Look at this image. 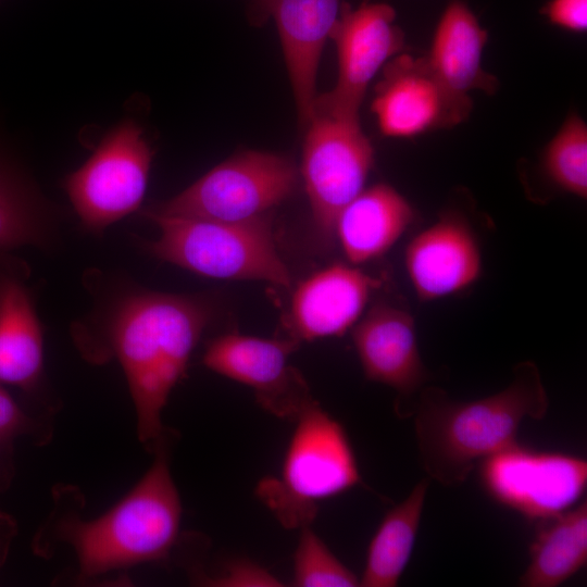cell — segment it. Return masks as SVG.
<instances>
[{"mask_svg": "<svg viewBox=\"0 0 587 587\" xmlns=\"http://www.w3.org/2000/svg\"><path fill=\"white\" fill-rule=\"evenodd\" d=\"M16 532L17 528L14 520L9 514L0 511V566L7 559Z\"/></svg>", "mask_w": 587, "mask_h": 587, "instance_id": "obj_29", "label": "cell"}, {"mask_svg": "<svg viewBox=\"0 0 587 587\" xmlns=\"http://www.w3.org/2000/svg\"><path fill=\"white\" fill-rule=\"evenodd\" d=\"M414 218L410 202L380 183L363 189L339 212L335 237L349 263L362 264L387 252Z\"/></svg>", "mask_w": 587, "mask_h": 587, "instance_id": "obj_18", "label": "cell"}, {"mask_svg": "<svg viewBox=\"0 0 587 587\" xmlns=\"http://www.w3.org/2000/svg\"><path fill=\"white\" fill-rule=\"evenodd\" d=\"M298 171L287 157L242 151L220 163L173 198L150 204L141 215L159 214L239 222L266 213L289 198Z\"/></svg>", "mask_w": 587, "mask_h": 587, "instance_id": "obj_6", "label": "cell"}, {"mask_svg": "<svg viewBox=\"0 0 587 587\" xmlns=\"http://www.w3.org/2000/svg\"><path fill=\"white\" fill-rule=\"evenodd\" d=\"M160 229L141 241L151 255L204 277L264 280L289 287L291 277L274 236L273 212L239 222L145 214Z\"/></svg>", "mask_w": 587, "mask_h": 587, "instance_id": "obj_5", "label": "cell"}, {"mask_svg": "<svg viewBox=\"0 0 587 587\" xmlns=\"http://www.w3.org/2000/svg\"><path fill=\"white\" fill-rule=\"evenodd\" d=\"M29 277L26 261L0 251V384L27 392L43 373V329Z\"/></svg>", "mask_w": 587, "mask_h": 587, "instance_id": "obj_17", "label": "cell"}, {"mask_svg": "<svg viewBox=\"0 0 587 587\" xmlns=\"http://www.w3.org/2000/svg\"><path fill=\"white\" fill-rule=\"evenodd\" d=\"M153 154L141 125L127 118L102 138L79 168L66 176L63 187L86 230L102 234L140 208Z\"/></svg>", "mask_w": 587, "mask_h": 587, "instance_id": "obj_7", "label": "cell"}, {"mask_svg": "<svg viewBox=\"0 0 587 587\" xmlns=\"http://www.w3.org/2000/svg\"><path fill=\"white\" fill-rule=\"evenodd\" d=\"M35 192L23 176L0 159V198L23 196Z\"/></svg>", "mask_w": 587, "mask_h": 587, "instance_id": "obj_28", "label": "cell"}, {"mask_svg": "<svg viewBox=\"0 0 587 587\" xmlns=\"http://www.w3.org/2000/svg\"><path fill=\"white\" fill-rule=\"evenodd\" d=\"M305 128L301 175L314 225L332 242L339 212L364 189L374 149L359 120L314 113Z\"/></svg>", "mask_w": 587, "mask_h": 587, "instance_id": "obj_9", "label": "cell"}, {"mask_svg": "<svg viewBox=\"0 0 587 587\" xmlns=\"http://www.w3.org/2000/svg\"><path fill=\"white\" fill-rule=\"evenodd\" d=\"M404 266L417 298L429 302L473 285L482 274L483 258L467 220L447 212L411 239Z\"/></svg>", "mask_w": 587, "mask_h": 587, "instance_id": "obj_14", "label": "cell"}, {"mask_svg": "<svg viewBox=\"0 0 587 587\" xmlns=\"http://www.w3.org/2000/svg\"><path fill=\"white\" fill-rule=\"evenodd\" d=\"M540 13L550 24L564 30L583 33L587 29V0H548Z\"/></svg>", "mask_w": 587, "mask_h": 587, "instance_id": "obj_25", "label": "cell"}, {"mask_svg": "<svg viewBox=\"0 0 587 587\" xmlns=\"http://www.w3.org/2000/svg\"><path fill=\"white\" fill-rule=\"evenodd\" d=\"M141 479L113 507L91 520L61 517L58 541L70 545L83 578L165 559L175 545L182 501L170 470L165 435Z\"/></svg>", "mask_w": 587, "mask_h": 587, "instance_id": "obj_3", "label": "cell"}, {"mask_svg": "<svg viewBox=\"0 0 587 587\" xmlns=\"http://www.w3.org/2000/svg\"><path fill=\"white\" fill-rule=\"evenodd\" d=\"M295 421L280 474L261 479L255 488L260 501L288 529L311 525L321 501L363 483L344 426L319 402Z\"/></svg>", "mask_w": 587, "mask_h": 587, "instance_id": "obj_4", "label": "cell"}, {"mask_svg": "<svg viewBox=\"0 0 587 587\" xmlns=\"http://www.w3.org/2000/svg\"><path fill=\"white\" fill-rule=\"evenodd\" d=\"M352 342L364 376L410 398L428 372L421 358L413 316L388 303L372 307L352 327Z\"/></svg>", "mask_w": 587, "mask_h": 587, "instance_id": "obj_16", "label": "cell"}, {"mask_svg": "<svg viewBox=\"0 0 587 587\" xmlns=\"http://www.w3.org/2000/svg\"><path fill=\"white\" fill-rule=\"evenodd\" d=\"M542 167L559 189L580 199L587 197V126L576 113L567 116L547 145Z\"/></svg>", "mask_w": 587, "mask_h": 587, "instance_id": "obj_22", "label": "cell"}, {"mask_svg": "<svg viewBox=\"0 0 587 587\" xmlns=\"http://www.w3.org/2000/svg\"><path fill=\"white\" fill-rule=\"evenodd\" d=\"M548 408L532 361L514 367L505 388L475 400L457 401L441 388H422L414 417L420 463L439 484L460 485L479 461L516 441L524 420H541Z\"/></svg>", "mask_w": 587, "mask_h": 587, "instance_id": "obj_2", "label": "cell"}, {"mask_svg": "<svg viewBox=\"0 0 587 587\" xmlns=\"http://www.w3.org/2000/svg\"><path fill=\"white\" fill-rule=\"evenodd\" d=\"M100 295L93 312L72 327L80 354L93 364L116 360L134 403L137 435L150 451L165 435L162 413L185 376L213 316L203 297L153 291L122 282Z\"/></svg>", "mask_w": 587, "mask_h": 587, "instance_id": "obj_1", "label": "cell"}, {"mask_svg": "<svg viewBox=\"0 0 587 587\" xmlns=\"http://www.w3.org/2000/svg\"><path fill=\"white\" fill-rule=\"evenodd\" d=\"M294 555V579L298 587H354L360 579L315 534L311 525L300 529Z\"/></svg>", "mask_w": 587, "mask_h": 587, "instance_id": "obj_23", "label": "cell"}, {"mask_svg": "<svg viewBox=\"0 0 587 587\" xmlns=\"http://www.w3.org/2000/svg\"><path fill=\"white\" fill-rule=\"evenodd\" d=\"M34 429V421L0 384V441L10 442Z\"/></svg>", "mask_w": 587, "mask_h": 587, "instance_id": "obj_27", "label": "cell"}, {"mask_svg": "<svg viewBox=\"0 0 587 587\" xmlns=\"http://www.w3.org/2000/svg\"><path fill=\"white\" fill-rule=\"evenodd\" d=\"M371 109L384 136L411 138L459 125L472 101L447 87L425 57L401 54L385 64Z\"/></svg>", "mask_w": 587, "mask_h": 587, "instance_id": "obj_11", "label": "cell"}, {"mask_svg": "<svg viewBox=\"0 0 587 587\" xmlns=\"http://www.w3.org/2000/svg\"><path fill=\"white\" fill-rule=\"evenodd\" d=\"M300 344L289 337L225 334L212 339L202 362L211 371L252 388L276 417L296 420L314 399L302 373L289 363Z\"/></svg>", "mask_w": 587, "mask_h": 587, "instance_id": "obj_12", "label": "cell"}, {"mask_svg": "<svg viewBox=\"0 0 587 587\" xmlns=\"http://www.w3.org/2000/svg\"><path fill=\"white\" fill-rule=\"evenodd\" d=\"M342 0H249L250 18H273L298 111L305 128L313 115L315 82L323 48L340 14Z\"/></svg>", "mask_w": 587, "mask_h": 587, "instance_id": "obj_13", "label": "cell"}, {"mask_svg": "<svg viewBox=\"0 0 587 587\" xmlns=\"http://www.w3.org/2000/svg\"><path fill=\"white\" fill-rule=\"evenodd\" d=\"M488 34L470 7L451 0L436 25L430 49L425 57L440 80L454 92L472 90L492 93L497 78L484 71L482 54Z\"/></svg>", "mask_w": 587, "mask_h": 587, "instance_id": "obj_19", "label": "cell"}, {"mask_svg": "<svg viewBox=\"0 0 587 587\" xmlns=\"http://www.w3.org/2000/svg\"><path fill=\"white\" fill-rule=\"evenodd\" d=\"M52 233L47 208L36 192L0 198V251L47 247Z\"/></svg>", "mask_w": 587, "mask_h": 587, "instance_id": "obj_24", "label": "cell"}, {"mask_svg": "<svg viewBox=\"0 0 587 587\" xmlns=\"http://www.w3.org/2000/svg\"><path fill=\"white\" fill-rule=\"evenodd\" d=\"M379 286L378 279L345 263L313 273L294 291L285 322L287 337L301 344L344 335Z\"/></svg>", "mask_w": 587, "mask_h": 587, "instance_id": "obj_15", "label": "cell"}, {"mask_svg": "<svg viewBox=\"0 0 587 587\" xmlns=\"http://www.w3.org/2000/svg\"><path fill=\"white\" fill-rule=\"evenodd\" d=\"M209 582L216 586H283L275 576L250 561L235 562L223 575Z\"/></svg>", "mask_w": 587, "mask_h": 587, "instance_id": "obj_26", "label": "cell"}, {"mask_svg": "<svg viewBox=\"0 0 587 587\" xmlns=\"http://www.w3.org/2000/svg\"><path fill=\"white\" fill-rule=\"evenodd\" d=\"M428 485V479L420 480L384 515L370 541L360 586L398 585L415 546Z\"/></svg>", "mask_w": 587, "mask_h": 587, "instance_id": "obj_21", "label": "cell"}, {"mask_svg": "<svg viewBox=\"0 0 587 587\" xmlns=\"http://www.w3.org/2000/svg\"><path fill=\"white\" fill-rule=\"evenodd\" d=\"M330 39L337 50L338 77L330 91L316 96L313 114L359 120L369 84L402 49L403 32L391 5L364 0L352 8L344 1Z\"/></svg>", "mask_w": 587, "mask_h": 587, "instance_id": "obj_10", "label": "cell"}, {"mask_svg": "<svg viewBox=\"0 0 587 587\" xmlns=\"http://www.w3.org/2000/svg\"><path fill=\"white\" fill-rule=\"evenodd\" d=\"M2 444H10V442H2V441H0V445H2Z\"/></svg>", "mask_w": 587, "mask_h": 587, "instance_id": "obj_30", "label": "cell"}, {"mask_svg": "<svg viewBox=\"0 0 587 587\" xmlns=\"http://www.w3.org/2000/svg\"><path fill=\"white\" fill-rule=\"evenodd\" d=\"M522 587H558L587 564V502L535 522Z\"/></svg>", "mask_w": 587, "mask_h": 587, "instance_id": "obj_20", "label": "cell"}, {"mask_svg": "<svg viewBox=\"0 0 587 587\" xmlns=\"http://www.w3.org/2000/svg\"><path fill=\"white\" fill-rule=\"evenodd\" d=\"M476 466L479 484L490 499L534 523L574 507L587 487L585 458L517 441Z\"/></svg>", "mask_w": 587, "mask_h": 587, "instance_id": "obj_8", "label": "cell"}]
</instances>
